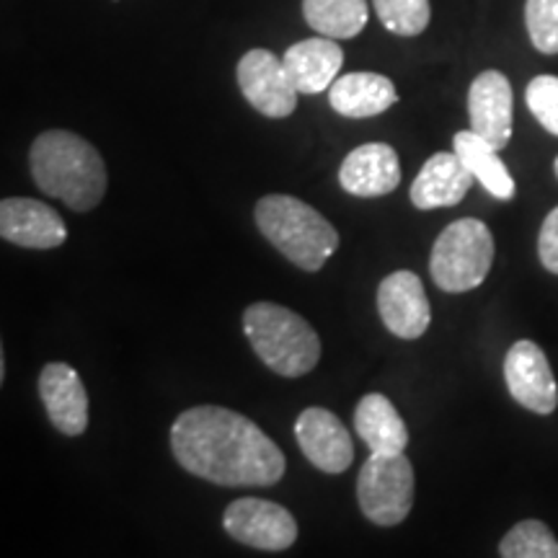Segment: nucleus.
Returning a JSON list of instances; mask_svg holds the SVG:
<instances>
[{"label": "nucleus", "mask_w": 558, "mask_h": 558, "mask_svg": "<svg viewBox=\"0 0 558 558\" xmlns=\"http://www.w3.org/2000/svg\"><path fill=\"white\" fill-rule=\"evenodd\" d=\"M530 114L558 137V75H535L525 88Z\"/></svg>", "instance_id": "393cba45"}, {"label": "nucleus", "mask_w": 558, "mask_h": 558, "mask_svg": "<svg viewBox=\"0 0 558 558\" xmlns=\"http://www.w3.org/2000/svg\"><path fill=\"white\" fill-rule=\"evenodd\" d=\"M254 215L264 239L305 271L324 269L339 246L337 228L318 209L290 194L262 197Z\"/></svg>", "instance_id": "7ed1b4c3"}, {"label": "nucleus", "mask_w": 558, "mask_h": 558, "mask_svg": "<svg viewBox=\"0 0 558 558\" xmlns=\"http://www.w3.org/2000/svg\"><path fill=\"white\" fill-rule=\"evenodd\" d=\"M295 437L303 456L324 473H344L354 460L352 437L329 409L311 407L298 416Z\"/></svg>", "instance_id": "9b49d317"}, {"label": "nucleus", "mask_w": 558, "mask_h": 558, "mask_svg": "<svg viewBox=\"0 0 558 558\" xmlns=\"http://www.w3.org/2000/svg\"><path fill=\"white\" fill-rule=\"evenodd\" d=\"M512 83L499 70H484L469 90L471 130L505 150L512 140Z\"/></svg>", "instance_id": "f8f14e48"}, {"label": "nucleus", "mask_w": 558, "mask_h": 558, "mask_svg": "<svg viewBox=\"0 0 558 558\" xmlns=\"http://www.w3.org/2000/svg\"><path fill=\"white\" fill-rule=\"evenodd\" d=\"M171 452L184 471L213 484L275 486L284 476V456L239 411L194 407L171 424Z\"/></svg>", "instance_id": "f257e3e1"}, {"label": "nucleus", "mask_w": 558, "mask_h": 558, "mask_svg": "<svg viewBox=\"0 0 558 558\" xmlns=\"http://www.w3.org/2000/svg\"><path fill=\"white\" fill-rule=\"evenodd\" d=\"M235 78H239L241 94L259 114L284 120L295 111L300 90L275 52L248 50L235 68Z\"/></svg>", "instance_id": "6e6552de"}, {"label": "nucleus", "mask_w": 558, "mask_h": 558, "mask_svg": "<svg viewBox=\"0 0 558 558\" xmlns=\"http://www.w3.org/2000/svg\"><path fill=\"white\" fill-rule=\"evenodd\" d=\"M0 235L24 248H58L68 239L65 220L39 199L5 197L0 202Z\"/></svg>", "instance_id": "ddd939ff"}, {"label": "nucleus", "mask_w": 558, "mask_h": 558, "mask_svg": "<svg viewBox=\"0 0 558 558\" xmlns=\"http://www.w3.org/2000/svg\"><path fill=\"white\" fill-rule=\"evenodd\" d=\"M222 527L233 541L259 550H284L298 541V522L288 509L256 497L230 501Z\"/></svg>", "instance_id": "0eeeda50"}, {"label": "nucleus", "mask_w": 558, "mask_h": 558, "mask_svg": "<svg viewBox=\"0 0 558 558\" xmlns=\"http://www.w3.org/2000/svg\"><path fill=\"white\" fill-rule=\"evenodd\" d=\"M525 26L535 50L558 54V0H527Z\"/></svg>", "instance_id": "b1692460"}, {"label": "nucleus", "mask_w": 558, "mask_h": 558, "mask_svg": "<svg viewBox=\"0 0 558 558\" xmlns=\"http://www.w3.org/2000/svg\"><path fill=\"white\" fill-rule=\"evenodd\" d=\"M341 190L352 197H383L401 184L399 153L388 143H365L344 158L339 169Z\"/></svg>", "instance_id": "2eb2a0df"}, {"label": "nucleus", "mask_w": 558, "mask_h": 558, "mask_svg": "<svg viewBox=\"0 0 558 558\" xmlns=\"http://www.w3.org/2000/svg\"><path fill=\"white\" fill-rule=\"evenodd\" d=\"M378 313L390 333L414 341L429 329L432 311L422 279L414 271H393L378 288Z\"/></svg>", "instance_id": "9d476101"}, {"label": "nucleus", "mask_w": 558, "mask_h": 558, "mask_svg": "<svg viewBox=\"0 0 558 558\" xmlns=\"http://www.w3.org/2000/svg\"><path fill=\"white\" fill-rule=\"evenodd\" d=\"M505 380L512 399L535 414L548 416L558 407V386L546 352L530 339L514 341L505 357Z\"/></svg>", "instance_id": "1a4fd4ad"}, {"label": "nucleus", "mask_w": 558, "mask_h": 558, "mask_svg": "<svg viewBox=\"0 0 558 558\" xmlns=\"http://www.w3.org/2000/svg\"><path fill=\"white\" fill-rule=\"evenodd\" d=\"M538 254L543 267L558 275V207L550 209L548 218L543 220L538 235Z\"/></svg>", "instance_id": "a878e982"}, {"label": "nucleus", "mask_w": 558, "mask_h": 558, "mask_svg": "<svg viewBox=\"0 0 558 558\" xmlns=\"http://www.w3.org/2000/svg\"><path fill=\"white\" fill-rule=\"evenodd\" d=\"M243 333L271 373L303 378L320 360V339L295 311L277 303H254L243 311Z\"/></svg>", "instance_id": "20e7f679"}, {"label": "nucleus", "mask_w": 558, "mask_h": 558, "mask_svg": "<svg viewBox=\"0 0 558 558\" xmlns=\"http://www.w3.org/2000/svg\"><path fill=\"white\" fill-rule=\"evenodd\" d=\"M29 169L34 184L73 213H90L107 194L109 177L99 150L68 130H47L34 140Z\"/></svg>", "instance_id": "f03ea898"}, {"label": "nucleus", "mask_w": 558, "mask_h": 558, "mask_svg": "<svg viewBox=\"0 0 558 558\" xmlns=\"http://www.w3.org/2000/svg\"><path fill=\"white\" fill-rule=\"evenodd\" d=\"M414 469L403 452H369L357 478L362 514L380 527H396L414 507Z\"/></svg>", "instance_id": "423d86ee"}, {"label": "nucleus", "mask_w": 558, "mask_h": 558, "mask_svg": "<svg viewBox=\"0 0 558 558\" xmlns=\"http://www.w3.org/2000/svg\"><path fill=\"white\" fill-rule=\"evenodd\" d=\"M39 396L52 427L78 437L88 427V393L81 375L65 362H50L39 375Z\"/></svg>", "instance_id": "4468645a"}, {"label": "nucleus", "mask_w": 558, "mask_h": 558, "mask_svg": "<svg viewBox=\"0 0 558 558\" xmlns=\"http://www.w3.org/2000/svg\"><path fill=\"white\" fill-rule=\"evenodd\" d=\"M452 150L458 153L465 169L473 173L484 190L497 199L514 197V179L509 177L505 160L499 158V150L473 130H463L452 137Z\"/></svg>", "instance_id": "aec40b11"}, {"label": "nucleus", "mask_w": 558, "mask_h": 558, "mask_svg": "<svg viewBox=\"0 0 558 558\" xmlns=\"http://www.w3.org/2000/svg\"><path fill=\"white\" fill-rule=\"evenodd\" d=\"M494 262V239L486 222L463 218L439 233L429 256L432 279L445 292L476 290Z\"/></svg>", "instance_id": "39448f33"}, {"label": "nucleus", "mask_w": 558, "mask_h": 558, "mask_svg": "<svg viewBox=\"0 0 558 558\" xmlns=\"http://www.w3.org/2000/svg\"><path fill=\"white\" fill-rule=\"evenodd\" d=\"M505 558H558V541L541 520L518 522L499 543Z\"/></svg>", "instance_id": "4be33fe9"}, {"label": "nucleus", "mask_w": 558, "mask_h": 558, "mask_svg": "<svg viewBox=\"0 0 558 558\" xmlns=\"http://www.w3.org/2000/svg\"><path fill=\"white\" fill-rule=\"evenodd\" d=\"M554 171H556V177H558V158H556V163H554Z\"/></svg>", "instance_id": "bb28decb"}, {"label": "nucleus", "mask_w": 558, "mask_h": 558, "mask_svg": "<svg viewBox=\"0 0 558 558\" xmlns=\"http://www.w3.org/2000/svg\"><path fill=\"white\" fill-rule=\"evenodd\" d=\"M354 429L373 452H403L409 429L399 411L383 393H367L354 409Z\"/></svg>", "instance_id": "6ab92c4d"}, {"label": "nucleus", "mask_w": 558, "mask_h": 558, "mask_svg": "<svg viewBox=\"0 0 558 558\" xmlns=\"http://www.w3.org/2000/svg\"><path fill=\"white\" fill-rule=\"evenodd\" d=\"M284 68H288L292 83L300 94H324L339 78L341 65H344V52L331 37H313L292 45L284 52Z\"/></svg>", "instance_id": "dca6fc26"}, {"label": "nucleus", "mask_w": 558, "mask_h": 558, "mask_svg": "<svg viewBox=\"0 0 558 558\" xmlns=\"http://www.w3.org/2000/svg\"><path fill=\"white\" fill-rule=\"evenodd\" d=\"M380 24L399 37H416L429 26V0H373Z\"/></svg>", "instance_id": "5701e85b"}, {"label": "nucleus", "mask_w": 558, "mask_h": 558, "mask_svg": "<svg viewBox=\"0 0 558 558\" xmlns=\"http://www.w3.org/2000/svg\"><path fill=\"white\" fill-rule=\"evenodd\" d=\"M473 173L465 169L456 150L435 153L427 163L422 166L418 177L411 184V202L418 209L452 207L465 197L473 184Z\"/></svg>", "instance_id": "f3484780"}, {"label": "nucleus", "mask_w": 558, "mask_h": 558, "mask_svg": "<svg viewBox=\"0 0 558 558\" xmlns=\"http://www.w3.org/2000/svg\"><path fill=\"white\" fill-rule=\"evenodd\" d=\"M303 16L313 32L331 39H352L367 26L365 0H303Z\"/></svg>", "instance_id": "412c9836"}, {"label": "nucleus", "mask_w": 558, "mask_h": 558, "mask_svg": "<svg viewBox=\"0 0 558 558\" xmlns=\"http://www.w3.org/2000/svg\"><path fill=\"white\" fill-rule=\"evenodd\" d=\"M331 109L349 120H367L399 101L393 81L380 73H347L329 88Z\"/></svg>", "instance_id": "a211bd4d"}]
</instances>
